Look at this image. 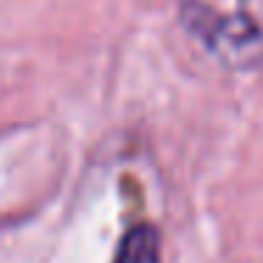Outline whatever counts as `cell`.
<instances>
[{"label": "cell", "mask_w": 263, "mask_h": 263, "mask_svg": "<svg viewBox=\"0 0 263 263\" xmlns=\"http://www.w3.org/2000/svg\"><path fill=\"white\" fill-rule=\"evenodd\" d=\"M181 23L232 68H252L263 60V29L243 12H218L201 0H184Z\"/></svg>", "instance_id": "1"}, {"label": "cell", "mask_w": 263, "mask_h": 263, "mask_svg": "<svg viewBox=\"0 0 263 263\" xmlns=\"http://www.w3.org/2000/svg\"><path fill=\"white\" fill-rule=\"evenodd\" d=\"M159 252H161V240H159L156 227H150V223H136V227L122 238L114 263H161Z\"/></svg>", "instance_id": "2"}]
</instances>
